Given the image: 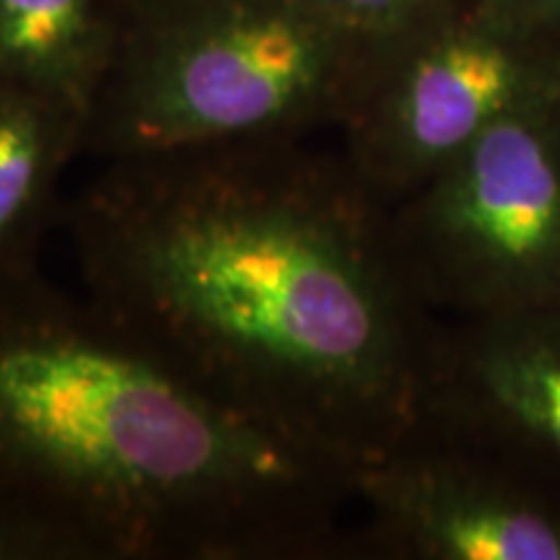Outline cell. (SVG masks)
<instances>
[{"label":"cell","instance_id":"cell-6","mask_svg":"<svg viewBox=\"0 0 560 560\" xmlns=\"http://www.w3.org/2000/svg\"><path fill=\"white\" fill-rule=\"evenodd\" d=\"M346 558L560 560V478L418 431L355 478Z\"/></svg>","mask_w":560,"mask_h":560},{"label":"cell","instance_id":"cell-13","mask_svg":"<svg viewBox=\"0 0 560 560\" xmlns=\"http://www.w3.org/2000/svg\"><path fill=\"white\" fill-rule=\"evenodd\" d=\"M550 102L560 115V30L556 34V55H552V79H550Z\"/></svg>","mask_w":560,"mask_h":560},{"label":"cell","instance_id":"cell-10","mask_svg":"<svg viewBox=\"0 0 560 560\" xmlns=\"http://www.w3.org/2000/svg\"><path fill=\"white\" fill-rule=\"evenodd\" d=\"M304 3L363 47L371 58L376 50L444 16L465 0H304Z\"/></svg>","mask_w":560,"mask_h":560},{"label":"cell","instance_id":"cell-1","mask_svg":"<svg viewBox=\"0 0 560 560\" xmlns=\"http://www.w3.org/2000/svg\"><path fill=\"white\" fill-rule=\"evenodd\" d=\"M58 223L83 296L255 429L353 480L418 433L441 317L340 151L104 161Z\"/></svg>","mask_w":560,"mask_h":560},{"label":"cell","instance_id":"cell-2","mask_svg":"<svg viewBox=\"0 0 560 560\" xmlns=\"http://www.w3.org/2000/svg\"><path fill=\"white\" fill-rule=\"evenodd\" d=\"M0 493L102 560L346 558L355 480L234 416L42 270L0 283Z\"/></svg>","mask_w":560,"mask_h":560},{"label":"cell","instance_id":"cell-11","mask_svg":"<svg viewBox=\"0 0 560 560\" xmlns=\"http://www.w3.org/2000/svg\"><path fill=\"white\" fill-rule=\"evenodd\" d=\"M0 560H102L100 550L39 503L0 493Z\"/></svg>","mask_w":560,"mask_h":560},{"label":"cell","instance_id":"cell-8","mask_svg":"<svg viewBox=\"0 0 560 560\" xmlns=\"http://www.w3.org/2000/svg\"><path fill=\"white\" fill-rule=\"evenodd\" d=\"M83 156V117L66 104L0 81V283L39 270L60 221L62 174Z\"/></svg>","mask_w":560,"mask_h":560},{"label":"cell","instance_id":"cell-9","mask_svg":"<svg viewBox=\"0 0 560 560\" xmlns=\"http://www.w3.org/2000/svg\"><path fill=\"white\" fill-rule=\"evenodd\" d=\"M117 0H0V81L86 122L115 39Z\"/></svg>","mask_w":560,"mask_h":560},{"label":"cell","instance_id":"cell-3","mask_svg":"<svg viewBox=\"0 0 560 560\" xmlns=\"http://www.w3.org/2000/svg\"><path fill=\"white\" fill-rule=\"evenodd\" d=\"M366 66L304 0H117L83 156L304 140L340 128Z\"/></svg>","mask_w":560,"mask_h":560},{"label":"cell","instance_id":"cell-12","mask_svg":"<svg viewBox=\"0 0 560 560\" xmlns=\"http://www.w3.org/2000/svg\"><path fill=\"white\" fill-rule=\"evenodd\" d=\"M482 3L529 34L556 37L560 30V0H482Z\"/></svg>","mask_w":560,"mask_h":560},{"label":"cell","instance_id":"cell-7","mask_svg":"<svg viewBox=\"0 0 560 560\" xmlns=\"http://www.w3.org/2000/svg\"><path fill=\"white\" fill-rule=\"evenodd\" d=\"M418 431L560 478V306L441 319Z\"/></svg>","mask_w":560,"mask_h":560},{"label":"cell","instance_id":"cell-5","mask_svg":"<svg viewBox=\"0 0 560 560\" xmlns=\"http://www.w3.org/2000/svg\"><path fill=\"white\" fill-rule=\"evenodd\" d=\"M556 37L465 0L369 58L340 125L342 159L382 206H397L490 125L550 100Z\"/></svg>","mask_w":560,"mask_h":560},{"label":"cell","instance_id":"cell-4","mask_svg":"<svg viewBox=\"0 0 560 560\" xmlns=\"http://www.w3.org/2000/svg\"><path fill=\"white\" fill-rule=\"evenodd\" d=\"M410 285L441 319L560 306V115L550 100L493 122L389 208Z\"/></svg>","mask_w":560,"mask_h":560}]
</instances>
